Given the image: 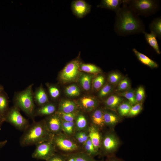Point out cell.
<instances>
[{
    "label": "cell",
    "mask_w": 161,
    "mask_h": 161,
    "mask_svg": "<svg viewBox=\"0 0 161 161\" xmlns=\"http://www.w3.org/2000/svg\"><path fill=\"white\" fill-rule=\"evenodd\" d=\"M56 151L55 147L51 141L44 142L36 145L32 157L35 159L46 161Z\"/></svg>",
    "instance_id": "obj_7"
},
{
    "label": "cell",
    "mask_w": 161,
    "mask_h": 161,
    "mask_svg": "<svg viewBox=\"0 0 161 161\" xmlns=\"http://www.w3.org/2000/svg\"><path fill=\"white\" fill-rule=\"evenodd\" d=\"M7 140H4V141L0 142V148H1L4 146L7 143Z\"/></svg>",
    "instance_id": "obj_45"
},
{
    "label": "cell",
    "mask_w": 161,
    "mask_h": 161,
    "mask_svg": "<svg viewBox=\"0 0 161 161\" xmlns=\"http://www.w3.org/2000/svg\"><path fill=\"white\" fill-rule=\"evenodd\" d=\"M83 145L85 152L92 157H93L98 154L99 152L95 150L89 137Z\"/></svg>",
    "instance_id": "obj_29"
},
{
    "label": "cell",
    "mask_w": 161,
    "mask_h": 161,
    "mask_svg": "<svg viewBox=\"0 0 161 161\" xmlns=\"http://www.w3.org/2000/svg\"><path fill=\"white\" fill-rule=\"evenodd\" d=\"M91 8V6L83 0H74L71 4L73 14L78 18H82L89 13Z\"/></svg>",
    "instance_id": "obj_10"
},
{
    "label": "cell",
    "mask_w": 161,
    "mask_h": 161,
    "mask_svg": "<svg viewBox=\"0 0 161 161\" xmlns=\"http://www.w3.org/2000/svg\"><path fill=\"white\" fill-rule=\"evenodd\" d=\"M75 122V130L77 131L85 130L87 127V123L85 116L82 114L77 115Z\"/></svg>",
    "instance_id": "obj_27"
},
{
    "label": "cell",
    "mask_w": 161,
    "mask_h": 161,
    "mask_svg": "<svg viewBox=\"0 0 161 161\" xmlns=\"http://www.w3.org/2000/svg\"><path fill=\"white\" fill-rule=\"evenodd\" d=\"M132 51L138 60L144 64L152 68L158 67V64L155 61L146 55L139 52L136 49L133 48Z\"/></svg>",
    "instance_id": "obj_18"
},
{
    "label": "cell",
    "mask_w": 161,
    "mask_h": 161,
    "mask_svg": "<svg viewBox=\"0 0 161 161\" xmlns=\"http://www.w3.org/2000/svg\"><path fill=\"white\" fill-rule=\"evenodd\" d=\"M104 81V78L103 76L100 75L96 77L93 80V87L96 89H99L103 85Z\"/></svg>",
    "instance_id": "obj_38"
},
{
    "label": "cell",
    "mask_w": 161,
    "mask_h": 161,
    "mask_svg": "<svg viewBox=\"0 0 161 161\" xmlns=\"http://www.w3.org/2000/svg\"><path fill=\"white\" fill-rule=\"evenodd\" d=\"M57 112L62 120L67 122L74 121L77 116L76 114L74 112L70 113H65L58 111Z\"/></svg>",
    "instance_id": "obj_33"
},
{
    "label": "cell",
    "mask_w": 161,
    "mask_h": 161,
    "mask_svg": "<svg viewBox=\"0 0 161 161\" xmlns=\"http://www.w3.org/2000/svg\"><path fill=\"white\" fill-rule=\"evenodd\" d=\"M4 122V120L0 116V127Z\"/></svg>",
    "instance_id": "obj_47"
},
{
    "label": "cell",
    "mask_w": 161,
    "mask_h": 161,
    "mask_svg": "<svg viewBox=\"0 0 161 161\" xmlns=\"http://www.w3.org/2000/svg\"><path fill=\"white\" fill-rule=\"evenodd\" d=\"M80 103L83 108L88 111L92 110L97 106V103L95 100L90 97L82 98L80 100Z\"/></svg>",
    "instance_id": "obj_23"
},
{
    "label": "cell",
    "mask_w": 161,
    "mask_h": 161,
    "mask_svg": "<svg viewBox=\"0 0 161 161\" xmlns=\"http://www.w3.org/2000/svg\"><path fill=\"white\" fill-rule=\"evenodd\" d=\"M123 99L116 95H112L108 98L105 101V104L107 107L115 110L122 101Z\"/></svg>",
    "instance_id": "obj_24"
},
{
    "label": "cell",
    "mask_w": 161,
    "mask_h": 161,
    "mask_svg": "<svg viewBox=\"0 0 161 161\" xmlns=\"http://www.w3.org/2000/svg\"><path fill=\"white\" fill-rule=\"evenodd\" d=\"M151 33L159 39H161V18L159 17L153 19L149 25Z\"/></svg>",
    "instance_id": "obj_20"
},
{
    "label": "cell",
    "mask_w": 161,
    "mask_h": 161,
    "mask_svg": "<svg viewBox=\"0 0 161 161\" xmlns=\"http://www.w3.org/2000/svg\"><path fill=\"white\" fill-rule=\"evenodd\" d=\"M75 137L76 140L79 143L82 144L84 143L83 139L77 132L75 134Z\"/></svg>",
    "instance_id": "obj_44"
},
{
    "label": "cell",
    "mask_w": 161,
    "mask_h": 161,
    "mask_svg": "<svg viewBox=\"0 0 161 161\" xmlns=\"http://www.w3.org/2000/svg\"><path fill=\"white\" fill-rule=\"evenodd\" d=\"M145 39L147 42L154 50L158 54H160V50L156 37L153 34L145 32L144 33Z\"/></svg>",
    "instance_id": "obj_25"
},
{
    "label": "cell",
    "mask_w": 161,
    "mask_h": 161,
    "mask_svg": "<svg viewBox=\"0 0 161 161\" xmlns=\"http://www.w3.org/2000/svg\"><path fill=\"white\" fill-rule=\"evenodd\" d=\"M44 120L48 129L53 135L61 133V120L57 112L48 116Z\"/></svg>",
    "instance_id": "obj_11"
},
{
    "label": "cell",
    "mask_w": 161,
    "mask_h": 161,
    "mask_svg": "<svg viewBox=\"0 0 161 161\" xmlns=\"http://www.w3.org/2000/svg\"><path fill=\"white\" fill-rule=\"evenodd\" d=\"M80 63L79 60L76 59L67 64L60 74L61 80L66 82L75 79L79 73Z\"/></svg>",
    "instance_id": "obj_8"
},
{
    "label": "cell",
    "mask_w": 161,
    "mask_h": 161,
    "mask_svg": "<svg viewBox=\"0 0 161 161\" xmlns=\"http://www.w3.org/2000/svg\"><path fill=\"white\" fill-rule=\"evenodd\" d=\"M91 79V76L86 74L83 75L80 78V83L85 90H88L90 89Z\"/></svg>",
    "instance_id": "obj_32"
},
{
    "label": "cell",
    "mask_w": 161,
    "mask_h": 161,
    "mask_svg": "<svg viewBox=\"0 0 161 161\" xmlns=\"http://www.w3.org/2000/svg\"><path fill=\"white\" fill-rule=\"evenodd\" d=\"M92 120L93 125L99 129H102L105 125L104 118L103 112L100 109L95 110L92 114Z\"/></svg>",
    "instance_id": "obj_19"
},
{
    "label": "cell",
    "mask_w": 161,
    "mask_h": 161,
    "mask_svg": "<svg viewBox=\"0 0 161 161\" xmlns=\"http://www.w3.org/2000/svg\"><path fill=\"white\" fill-rule=\"evenodd\" d=\"M142 108V103H137L132 106L127 116L132 117L137 115L140 112Z\"/></svg>",
    "instance_id": "obj_34"
},
{
    "label": "cell",
    "mask_w": 161,
    "mask_h": 161,
    "mask_svg": "<svg viewBox=\"0 0 161 161\" xmlns=\"http://www.w3.org/2000/svg\"><path fill=\"white\" fill-rule=\"evenodd\" d=\"M52 142L55 145L56 150L66 153V155L78 152L79 149L78 145L69 137L61 133L53 135Z\"/></svg>",
    "instance_id": "obj_5"
},
{
    "label": "cell",
    "mask_w": 161,
    "mask_h": 161,
    "mask_svg": "<svg viewBox=\"0 0 161 161\" xmlns=\"http://www.w3.org/2000/svg\"><path fill=\"white\" fill-rule=\"evenodd\" d=\"M48 85L49 92L51 97L53 99H56L60 95L59 89L55 86Z\"/></svg>",
    "instance_id": "obj_40"
},
{
    "label": "cell",
    "mask_w": 161,
    "mask_h": 161,
    "mask_svg": "<svg viewBox=\"0 0 161 161\" xmlns=\"http://www.w3.org/2000/svg\"><path fill=\"white\" fill-rule=\"evenodd\" d=\"M119 95L125 97L132 106L137 103L135 98V92L133 89L127 90L123 92L120 93Z\"/></svg>",
    "instance_id": "obj_30"
},
{
    "label": "cell",
    "mask_w": 161,
    "mask_h": 161,
    "mask_svg": "<svg viewBox=\"0 0 161 161\" xmlns=\"http://www.w3.org/2000/svg\"><path fill=\"white\" fill-rule=\"evenodd\" d=\"M64 155L66 161H97L85 152H77Z\"/></svg>",
    "instance_id": "obj_15"
},
{
    "label": "cell",
    "mask_w": 161,
    "mask_h": 161,
    "mask_svg": "<svg viewBox=\"0 0 161 161\" xmlns=\"http://www.w3.org/2000/svg\"><path fill=\"white\" fill-rule=\"evenodd\" d=\"M88 134L89 137L95 149L99 152L102 140L99 129L94 126L91 125L88 128Z\"/></svg>",
    "instance_id": "obj_12"
},
{
    "label": "cell",
    "mask_w": 161,
    "mask_h": 161,
    "mask_svg": "<svg viewBox=\"0 0 161 161\" xmlns=\"http://www.w3.org/2000/svg\"><path fill=\"white\" fill-rule=\"evenodd\" d=\"M33 83L29 85L24 90L16 92L13 98V105L23 111L30 118L34 121L35 109L32 90Z\"/></svg>",
    "instance_id": "obj_3"
},
{
    "label": "cell",
    "mask_w": 161,
    "mask_h": 161,
    "mask_svg": "<svg viewBox=\"0 0 161 161\" xmlns=\"http://www.w3.org/2000/svg\"><path fill=\"white\" fill-rule=\"evenodd\" d=\"M103 118L105 125L111 127L115 126L120 120L116 114L108 112H103Z\"/></svg>",
    "instance_id": "obj_22"
},
{
    "label": "cell",
    "mask_w": 161,
    "mask_h": 161,
    "mask_svg": "<svg viewBox=\"0 0 161 161\" xmlns=\"http://www.w3.org/2000/svg\"><path fill=\"white\" fill-rule=\"evenodd\" d=\"M130 84L127 78H125L121 80L118 84L117 89L120 91L128 90L130 88Z\"/></svg>",
    "instance_id": "obj_39"
},
{
    "label": "cell",
    "mask_w": 161,
    "mask_h": 161,
    "mask_svg": "<svg viewBox=\"0 0 161 161\" xmlns=\"http://www.w3.org/2000/svg\"><path fill=\"white\" fill-rule=\"evenodd\" d=\"M55 105L49 102L36 108L35 112V116H49L56 112Z\"/></svg>",
    "instance_id": "obj_14"
},
{
    "label": "cell",
    "mask_w": 161,
    "mask_h": 161,
    "mask_svg": "<svg viewBox=\"0 0 161 161\" xmlns=\"http://www.w3.org/2000/svg\"><path fill=\"white\" fill-rule=\"evenodd\" d=\"M62 130L67 136L69 137L74 134L75 130V121L67 122L61 120Z\"/></svg>",
    "instance_id": "obj_26"
},
{
    "label": "cell",
    "mask_w": 161,
    "mask_h": 161,
    "mask_svg": "<svg viewBox=\"0 0 161 161\" xmlns=\"http://www.w3.org/2000/svg\"><path fill=\"white\" fill-rule=\"evenodd\" d=\"M19 109L15 105L9 108L4 121L9 123L17 129L24 131L29 125L28 120L20 112Z\"/></svg>",
    "instance_id": "obj_6"
},
{
    "label": "cell",
    "mask_w": 161,
    "mask_h": 161,
    "mask_svg": "<svg viewBox=\"0 0 161 161\" xmlns=\"http://www.w3.org/2000/svg\"><path fill=\"white\" fill-rule=\"evenodd\" d=\"M76 108L74 102L69 100H65L60 102L58 111L65 113H72L74 112Z\"/></svg>",
    "instance_id": "obj_21"
},
{
    "label": "cell",
    "mask_w": 161,
    "mask_h": 161,
    "mask_svg": "<svg viewBox=\"0 0 161 161\" xmlns=\"http://www.w3.org/2000/svg\"><path fill=\"white\" fill-rule=\"evenodd\" d=\"M79 135L83 139L84 143L89 138L88 134L85 130H82L77 131Z\"/></svg>",
    "instance_id": "obj_43"
},
{
    "label": "cell",
    "mask_w": 161,
    "mask_h": 161,
    "mask_svg": "<svg viewBox=\"0 0 161 161\" xmlns=\"http://www.w3.org/2000/svg\"><path fill=\"white\" fill-rule=\"evenodd\" d=\"M66 92L67 95L70 96H78L80 94V89L75 85L67 87L66 89Z\"/></svg>",
    "instance_id": "obj_35"
},
{
    "label": "cell",
    "mask_w": 161,
    "mask_h": 161,
    "mask_svg": "<svg viewBox=\"0 0 161 161\" xmlns=\"http://www.w3.org/2000/svg\"><path fill=\"white\" fill-rule=\"evenodd\" d=\"M46 161H66L64 155L55 153Z\"/></svg>",
    "instance_id": "obj_42"
},
{
    "label": "cell",
    "mask_w": 161,
    "mask_h": 161,
    "mask_svg": "<svg viewBox=\"0 0 161 161\" xmlns=\"http://www.w3.org/2000/svg\"><path fill=\"white\" fill-rule=\"evenodd\" d=\"M132 106L128 101L122 103L117 108L120 115L122 117L127 116Z\"/></svg>",
    "instance_id": "obj_31"
},
{
    "label": "cell",
    "mask_w": 161,
    "mask_h": 161,
    "mask_svg": "<svg viewBox=\"0 0 161 161\" xmlns=\"http://www.w3.org/2000/svg\"><path fill=\"white\" fill-rule=\"evenodd\" d=\"M122 0H102L97 7L111 10L116 13L120 8Z\"/></svg>",
    "instance_id": "obj_16"
},
{
    "label": "cell",
    "mask_w": 161,
    "mask_h": 161,
    "mask_svg": "<svg viewBox=\"0 0 161 161\" xmlns=\"http://www.w3.org/2000/svg\"><path fill=\"white\" fill-rule=\"evenodd\" d=\"M33 97L35 103L39 106L49 103L48 95L42 85L33 92Z\"/></svg>",
    "instance_id": "obj_13"
},
{
    "label": "cell",
    "mask_w": 161,
    "mask_h": 161,
    "mask_svg": "<svg viewBox=\"0 0 161 161\" xmlns=\"http://www.w3.org/2000/svg\"><path fill=\"white\" fill-rule=\"evenodd\" d=\"M122 79V76L117 72L111 73L108 77V80L111 84H115L119 83Z\"/></svg>",
    "instance_id": "obj_36"
},
{
    "label": "cell",
    "mask_w": 161,
    "mask_h": 161,
    "mask_svg": "<svg viewBox=\"0 0 161 161\" xmlns=\"http://www.w3.org/2000/svg\"><path fill=\"white\" fill-rule=\"evenodd\" d=\"M9 108V97L4 91L0 93V116L4 120Z\"/></svg>",
    "instance_id": "obj_17"
},
{
    "label": "cell",
    "mask_w": 161,
    "mask_h": 161,
    "mask_svg": "<svg viewBox=\"0 0 161 161\" xmlns=\"http://www.w3.org/2000/svg\"><path fill=\"white\" fill-rule=\"evenodd\" d=\"M112 86L109 84L105 85L100 90L99 96L100 97H103L110 93L112 90Z\"/></svg>",
    "instance_id": "obj_41"
},
{
    "label": "cell",
    "mask_w": 161,
    "mask_h": 161,
    "mask_svg": "<svg viewBox=\"0 0 161 161\" xmlns=\"http://www.w3.org/2000/svg\"><path fill=\"white\" fill-rule=\"evenodd\" d=\"M120 142L117 136L114 133L106 134L102 140L101 147L103 154L105 155H110L117 149Z\"/></svg>",
    "instance_id": "obj_9"
},
{
    "label": "cell",
    "mask_w": 161,
    "mask_h": 161,
    "mask_svg": "<svg viewBox=\"0 0 161 161\" xmlns=\"http://www.w3.org/2000/svg\"><path fill=\"white\" fill-rule=\"evenodd\" d=\"M107 161H121L115 158H110Z\"/></svg>",
    "instance_id": "obj_46"
},
{
    "label": "cell",
    "mask_w": 161,
    "mask_h": 161,
    "mask_svg": "<svg viewBox=\"0 0 161 161\" xmlns=\"http://www.w3.org/2000/svg\"><path fill=\"white\" fill-rule=\"evenodd\" d=\"M136 100L137 103H141L145 97V92L144 88L139 87L135 92Z\"/></svg>",
    "instance_id": "obj_37"
},
{
    "label": "cell",
    "mask_w": 161,
    "mask_h": 161,
    "mask_svg": "<svg viewBox=\"0 0 161 161\" xmlns=\"http://www.w3.org/2000/svg\"><path fill=\"white\" fill-rule=\"evenodd\" d=\"M128 5L138 16H148L160 8V1L156 0H125Z\"/></svg>",
    "instance_id": "obj_4"
},
{
    "label": "cell",
    "mask_w": 161,
    "mask_h": 161,
    "mask_svg": "<svg viewBox=\"0 0 161 161\" xmlns=\"http://www.w3.org/2000/svg\"><path fill=\"white\" fill-rule=\"evenodd\" d=\"M122 6L116 12L114 30L120 36L144 33L145 27L135 12L122 0Z\"/></svg>",
    "instance_id": "obj_1"
},
{
    "label": "cell",
    "mask_w": 161,
    "mask_h": 161,
    "mask_svg": "<svg viewBox=\"0 0 161 161\" xmlns=\"http://www.w3.org/2000/svg\"><path fill=\"white\" fill-rule=\"evenodd\" d=\"M80 69L83 71L92 73H97L101 71L100 68L97 66L90 64L80 63Z\"/></svg>",
    "instance_id": "obj_28"
},
{
    "label": "cell",
    "mask_w": 161,
    "mask_h": 161,
    "mask_svg": "<svg viewBox=\"0 0 161 161\" xmlns=\"http://www.w3.org/2000/svg\"><path fill=\"white\" fill-rule=\"evenodd\" d=\"M23 131L19 140L20 145L23 147L51 141L53 136L48 129L44 120L33 121Z\"/></svg>",
    "instance_id": "obj_2"
},
{
    "label": "cell",
    "mask_w": 161,
    "mask_h": 161,
    "mask_svg": "<svg viewBox=\"0 0 161 161\" xmlns=\"http://www.w3.org/2000/svg\"><path fill=\"white\" fill-rule=\"evenodd\" d=\"M4 91V87L2 85L0 84V93Z\"/></svg>",
    "instance_id": "obj_48"
}]
</instances>
